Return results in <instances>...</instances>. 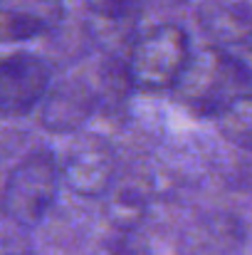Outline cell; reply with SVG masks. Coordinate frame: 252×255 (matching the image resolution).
<instances>
[{
    "label": "cell",
    "instance_id": "9",
    "mask_svg": "<svg viewBox=\"0 0 252 255\" xmlns=\"http://www.w3.org/2000/svg\"><path fill=\"white\" fill-rule=\"evenodd\" d=\"M198 25L215 47H238L252 37V0H200Z\"/></svg>",
    "mask_w": 252,
    "mask_h": 255
},
{
    "label": "cell",
    "instance_id": "2",
    "mask_svg": "<svg viewBox=\"0 0 252 255\" xmlns=\"http://www.w3.org/2000/svg\"><path fill=\"white\" fill-rule=\"evenodd\" d=\"M190 57V42L180 25L161 22L141 32L126 60V75L139 89H170Z\"/></svg>",
    "mask_w": 252,
    "mask_h": 255
},
{
    "label": "cell",
    "instance_id": "1",
    "mask_svg": "<svg viewBox=\"0 0 252 255\" xmlns=\"http://www.w3.org/2000/svg\"><path fill=\"white\" fill-rule=\"evenodd\" d=\"M170 89L185 109L200 117H218L235 97L248 92L233 55L215 45L193 52Z\"/></svg>",
    "mask_w": 252,
    "mask_h": 255
},
{
    "label": "cell",
    "instance_id": "3",
    "mask_svg": "<svg viewBox=\"0 0 252 255\" xmlns=\"http://www.w3.org/2000/svg\"><path fill=\"white\" fill-rule=\"evenodd\" d=\"M62 169L52 151L40 149L27 154L10 171L2 188V211L20 226H37L57 198Z\"/></svg>",
    "mask_w": 252,
    "mask_h": 255
},
{
    "label": "cell",
    "instance_id": "13",
    "mask_svg": "<svg viewBox=\"0 0 252 255\" xmlns=\"http://www.w3.org/2000/svg\"><path fill=\"white\" fill-rule=\"evenodd\" d=\"M228 52H230L233 60L238 62V70H240V75H243V80H245L248 92H252V37L248 42L238 45V47H230Z\"/></svg>",
    "mask_w": 252,
    "mask_h": 255
},
{
    "label": "cell",
    "instance_id": "5",
    "mask_svg": "<svg viewBox=\"0 0 252 255\" xmlns=\"http://www.w3.org/2000/svg\"><path fill=\"white\" fill-rule=\"evenodd\" d=\"M116 173L114 146L99 134H82L67 149L62 178L80 196H104Z\"/></svg>",
    "mask_w": 252,
    "mask_h": 255
},
{
    "label": "cell",
    "instance_id": "8",
    "mask_svg": "<svg viewBox=\"0 0 252 255\" xmlns=\"http://www.w3.org/2000/svg\"><path fill=\"white\" fill-rule=\"evenodd\" d=\"M65 17V0H0V42H25L52 32Z\"/></svg>",
    "mask_w": 252,
    "mask_h": 255
},
{
    "label": "cell",
    "instance_id": "7",
    "mask_svg": "<svg viewBox=\"0 0 252 255\" xmlns=\"http://www.w3.org/2000/svg\"><path fill=\"white\" fill-rule=\"evenodd\" d=\"M245 241V226L238 216L208 213L183 231L175 255H243Z\"/></svg>",
    "mask_w": 252,
    "mask_h": 255
},
{
    "label": "cell",
    "instance_id": "11",
    "mask_svg": "<svg viewBox=\"0 0 252 255\" xmlns=\"http://www.w3.org/2000/svg\"><path fill=\"white\" fill-rule=\"evenodd\" d=\"M106 218L116 231H134L144 218V196L136 188H119L106 201Z\"/></svg>",
    "mask_w": 252,
    "mask_h": 255
},
{
    "label": "cell",
    "instance_id": "10",
    "mask_svg": "<svg viewBox=\"0 0 252 255\" xmlns=\"http://www.w3.org/2000/svg\"><path fill=\"white\" fill-rule=\"evenodd\" d=\"M218 129L225 141L238 149L252 151V92L235 97L218 117Z\"/></svg>",
    "mask_w": 252,
    "mask_h": 255
},
{
    "label": "cell",
    "instance_id": "14",
    "mask_svg": "<svg viewBox=\"0 0 252 255\" xmlns=\"http://www.w3.org/2000/svg\"><path fill=\"white\" fill-rule=\"evenodd\" d=\"M0 208H2V196H0Z\"/></svg>",
    "mask_w": 252,
    "mask_h": 255
},
{
    "label": "cell",
    "instance_id": "12",
    "mask_svg": "<svg viewBox=\"0 0 252 255\" xmlns=\"http://www.w3.org/2000/svg\"><path fill=\"white\" fill-rule=\"evenodd\" d=\"M94 255H151V253H149V248L144 243H139L129 233H119L116 238H111L104 246H99Z\"/></svg>",
    "mask_w": 252,
    "mask_h": 255
},
{
    "label": "cell",
    "instance_id": "6",
    "mask_svg": "<svg viewBox=\"0 0 252 255\" xmlns=\"http://www.w3.org/2000/svg\"><path fill=\"white\" fill-rule=\"evenodd\" d=\"M99 107V94L84 77H65L42 97L40 122L55 134L77 131Z\"/></svg>",
    "mask_w": 252,
    "mask_h": 255
},
{
    "label": "cell",
    "instance_id": "4",
    "mask_svg": "<svg viewBox=\"0 0 252 255\" xmlns=\"http://www.w3.org/2000/svg\"><path fill=\"white\" fill-rule=\"evenodd\" d=\"M50 89V65L32 52H15L0 60V114L22 117Z\"/></svg>",
    "mask_w": 252,
    "mask_h": 255
}]
</instances>
